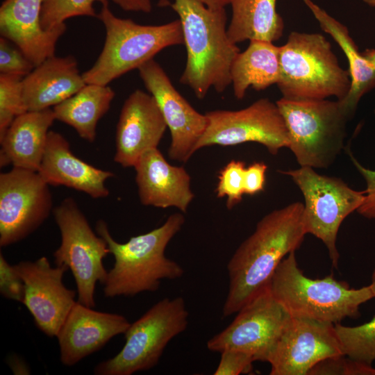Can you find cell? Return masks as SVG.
Returning <instances> with one entry per match:
<instances>
[{"label":"cell","mask_w":375,"mask_h":375,"mask_svg":"<svg viewBox=\"0 0 375 375\" xmlns=\"http://www.w3.org/2000/svg\"><path fill=\"white\" fill-rule=\"evenodd\" d=\"M268 286L292 317L333 324L357 318L360 306L375 298L369 285L356 289L332 275L306 276L298 266L295 251L281 261Z\"/></svg>","instance_id":"277c9868"},{"label":"cell","mask_w":375,"mask_h":375,"mask_svg":"<svg viewBox=\"0 0 375 375\" xmlns=\"http://www.w3.org/2000/svg\"><path fill=\"white\" fill-rule=\"evenodd\" d=\"M169 6L179 17L187 51L180 83L199 99L211 88L223 92L231 84V68L240 52L228 37L225 8H210L198 0H174Z\"/></svg>","instance_id":"7a4b0ae2"},{"label":"cell","mask_w":375,"mask_h":375,"mask_svg":"<svg viewBox=\"0 0 375 375\" xmlns=\"http://www.w3.org/2000/svg\"><path fill=\"white\" fill-rule=\"evenodd\" d=\"M130 324L123 315L96 311L77 301L56 335L61 362L74 365L113 337L124 334Z\"/></svg>","instance_id":"ac0fdd59"},{"label":"cell","mask_w":375,"mask_h":375,"mask_svg":"<svg viewBox=\"0 0 375 375\" xmlns=\"http://www.w3.org/2000/svg\"><path fill=\"white\" fill-rule=\"evenodd\" d=\"M206 130L197 151L211 145L233 146L246 142L262 144L272 155L289 147L285 120L276 104L262 98L238 110H216L206 113Z\"/></svg>","instance_id":"7c38bea8"},{"label":"cell","mask_w":375,"mask_h":375,"mask_svg":"<svg viewBox=\"0 0 375 375\" xmlns=\"http://www.w3.org/2000/svg\"><path fill=\"white\" fill-rule=\"evenodd\" d=\"M347 152L353 165L365 181V197L362 204L356 210L361 216L375 219V170L369 169L362 165L354 157L348 148Z\"/></svg>","instance_id":"d590c367"},{"label":"cell","mask_w":375,"mask_h":375,"mask_svg":"<svg viewBox=\"0 0 375 375\" xmlns=\"http://www.w3.org/2000/svg\"><path fill=\"white\" fill-rule=\"evenodd\" d=\"M115 95L108 85L86 83L76 94L53 107L56 119L74 128L81 138L93 142L97 124L108 111Z\"/></svg>","instance_id":"4316f807"},{"label":"cell","mask_w":375,"mask_h":375,"mask_svg":"<svg viewBox=\"0 0 375 375\" xmlns=\"http://www.w3.org/2000/svg\"><path fill=\"white\" fill-rule=\"evenodd\" d=\"M48 185L36 171L13 167L0 174V246L17 243L47 219L53 201Z\"/></svg>","instance_id":"4fadbf2b"},{"label":"cell","mask_w":375,"mask_h":375,"mask_svg":"<svg viewBox=\"0 0 375 375\" xmlns=\"http://www.w3.org/2000/svg\"><path fill=\"white\" fill-rule=\"evenodd\" d=\"M38 172L49 185H64L94 199L109 195L105 183L115 176L112 172L98 169L77 158L66 138L53 131L49 132Z\"/></svg>","instance_id":"44dd1931"},{"label":"cell","mask_w":375,"mask_h":375,"mask_svg":"<svg viewBox=\"0 0 375 375\" xmlns=\"http://www.w3.org/2000/svg\"><path fill=\"white\" fill-rule=\"evenodd\" d=\"M367 5L375 7V0H362Z\"/></svg>","instance_id":"b9f144b4"},{"label":"cell","mask_w":375,"mask_h":375,"mask_svg":"<svg viewBox=\"0 0 375 375\" xmlns=\"http://www.w3.org/2000/svg\"><path fill=\"white\" fill-rule=\"evenodd\" d=\"M278 172L289 176L302 192L306 234H312L322 241L333 267L338 268L339 228L344 219L362 204L365 190H355L341 178L319 174L310 167Z\"/></svg>","instance_id":"9c48e42d"},{"label":"cell","mask_w":375,"mask_h":375,"mask_svg":"<svg viewBox=\"0 0 375 375\" xmlns=\"http://www.w3.org/2000/svg\"><path fill=\"white\" fill-rule=\"evenodd\" d=\"M0 293L5 298L22 303L24 283L15 265H10L0 253Z\"/></svg>","instance_id":"836d02e7"},{"label":"cell","mask_w":375,"mask_h":375,"mask_svg":"<svg viewBox=\"0 0 375 375\" xmlns=\"http://www.w3.org/2000/svg\"><path fill=\"white\" fill-rule=\"evenodd\" d=\"M35 66L30 60L10 41L0 38V72L6 74H15L26 76Z\"/></svg>","instance_id":"d6a6232c"},{"label":"cell","mask_w":375,"mask_h":375,"mask_svg":"<svg viewBox=\"0 0 375 375\" xmlns=\"http://www.w3.org/2000/svg\"><path fill=\"white\" fill-rule=\"evenodd\" d=\"M343 353L350 358L372 364L375 361V315L356 326L334 324Z\"/></svg>","instance_id":"83f0119b"},{"label":"cell","mask_w":375,"mask_h":375,"mask_svg":"<svg viewBox=\"0 0 375 375\" xmlns=\"http://www.w3.org/2000/svg\"><path fill=\"white\" fill-rule=\"evenodd\" d=\"M86 83L72 56L44 60L22 79V101L27 111L51 108L79 91Z\"/></svg>","instance_id":"7402d4cb"},{"label":"cell","mask_w":375,"mask_h":375,"mask_svg":"<svg viewBox=\"0 0 375 375\" xmlns=\"http://www.w3.org/2000/svg\"><path fill=\"white\" fill-rule=\"evenodd\" d=\"M369 286L372 290V292L375 297V267L373 270L372 278H371V283L369 284Z\"/></svg>","instance_id":"60d3db41"},{"label":"cell","mask_w":375,"mask_h":375,"mask_svg":"<svg viewBox=\"0 0 375 375\" xmlns=\"http://www.w3.org/2000/svg\"><path fill=\"white\" fill-rule=\"evenodd\" d=\"M303 211L299 201L274 210L236 249L227 265L229 285L224 317L238 312L267 287L285 257L299 248L306 235Z\"/></svg>","instance_id":"6da1fadb"},{"label":"cell","mask_w":375,"mask_h":375,"mask_svg":"<svg viewBox=\"0 0 375 375\" xmlns=\"http://www.w3.org/2000/svg\"><path fill=\"white\" fill-rule=\"evenodd\" d=\"M303 1L319 22L321 28L334 39L347 57L351 88L347 97L340 102L351 118L361 98L375 88V69L359 51L345 25L312 0Z\"/></svg>","instance_id":"cb8c5ba5"},{"label":"cell","mask_w":375,"mask_h":375,"mask_svg":"<svg viewBox=\"0 0 375 375\" xmlns=\"http://www.w3.org/2000/svg\"><path fill=\"white\" fill-rule=\"evenodd\" d=\"M267 165L256 162L246 168L244 172V194L254 195L264 190Z\"/></svg>","instance_id":"8d00e7d4"},{"label":"cell","mask_w":375,"mask_h":375,"mask_svg":"<svg viewBox=\"0 0 375 375\" xmlns=\"http://www.w3.org/2000/svg\"><path fill=\"white\" fill-rule=\"evenodd\" d=\"M97 18L105 26L106 40L92 67L82 74L86 83L108 85L163 49L184 44L179 19L162 25L139 24L115 16L109 3L101 6Z\"/></svg>","instance_id":"5b68a950"},{"label":"cell","mask_w":375,"mask_h":375,"mask_svg":"<svg viewBox=\"0 0 375 375\" xmlns=\"http://www.w3.org/2000/svg\"><path fill=\"white\" fill-rule=\"evenodd\" d=\"M167 128L154 97L135 90L125 100L119 114L115 162L124 167H134L143 153L158 148Z\"/></svg>","instance_id":"e0dca14e"},{"label":"cell","mask_w":375,"mask_h":375,"mask_svg":"<svg viewBox=\"0 0 375 375\" xmlns=\"http://www.w3.org/2000/svg\"><path fill=\"white\" fill-rule=\"evenodd\" d=\"M277 0H233L227 28L234 44L245 40L274 42L281 38L284 22L276 10Z\"/></svg>","instance_id":"484cf974"},{"label":"cell","mask_w":375,"mask_h":375,"mask_svg":"<svg viewBox=\"0 0 375 375\" xmlns=\"http://www.w3.org/2000/svg\"><path fill=\"white\" fill-rule=\"evenodd\" d=\"M344 356L334 324L293 318L269 360L271 375H308L319 362Z\"/></svg>","instance_id":"2e32d148"},{"label":"cell","mask_w":375,"mask_h":375,"mask_svg":"<svg viewBox=\"0 0 375 375\" xmlns=\"http://www.w3.org/2000/svg\"><path fill=\"white\" fill-rule=\"evenodd\" d=\"M362 54L375 69V49H366Z\"/></svg>","instance_id":"ab89813d"},{"label":"cell","mask_w":375,"mask_h":375,"mask_svg":"<svg viewBox=\"0 0 375 375\" xmlns=\"http://www.w3.org/2000/svg\"><path fill=\"white\" fill-rule=\"evenodd\" d=\"M221 353L219 365L215 375H239L248 374L252 370L253 358L244 352L227 349Z\"/></svg>","instance_id":"e575fe53"},{"label":"cell","mask_w":375,"mask_h":375,"mask_svg":"<svg viewBox=\"0 0 375 375\" xmlns=\"http://www.w3.org/2000/svg\"><path fill=\"white\" fill-rule=\"evenodd\" d=\"M189 312L182 297L164 298L131 324L120 351L99 363L97 375H131L154 367L168 344L186 330Z\"/></svg>","instance_id":"ba28073f"},{"label":"cell","mask_w":375,"mask_h":375,"mask_svg":"<svg viewBox=\"0 0 375 375\" xmlns=\"http://www.w3.org/2000/svg\"><path fill=\"white\" fill-rule=\"evenodd\" d=\"M53 213L61 234V243L53 253L55 264L65 265L74 276L78 301L88 307L95 306L97 282L105 283L108 272L103 260L110 253L106 240L97 236L72 197L65 199Z\"/></svg>","instance_id":"30bf717a"},{"label":"cell","mask_w":375,"mask_h":375,"mask_svg":"<svg viewBox=\"0 0 375 375\" xmlns=\"http://www.w3.org/2000/svg\"><path fill=\"white\" fill-rule=\"evenodd\" d=\"M245 169L244 162L232 160L219 172L217 197H227L228 209L233 208L242 199L244 194Z\"/></svg>","instance_id":"4dcf8cb0"},{"label":"cell","mask_w":375,"mask_h":375,"mask_svg":"<svg viewBox=\"0 0 375 375\" xmlns=\"http://www.w3.org/2000/svg\"><path fill=\"white\" fill-rule=\"evenodd\" d=\"M56 120L51 108L18 115L0 138V165L38 172L45 151L49 128Z\"/></svg>","instance_id":"603a6c76"},{"label":"cell","mask_w":375,"mask_h":375,"mask_svg":"<svg viewBox=\"0 0 375 375\" xmlns=\"http://www.w3.org/2000/svg\"><path fill=\"white\" fill-rule=\"evenodd\" d=\"M140 202L144 206L175 207L185 213L194 199L190 176L183 167L170 165L158 148L146 151L133 167Z\"/></svg>","instance_id":"ffe728a7"},{"label":"cell","mask_w":375,"mask_h":375,"mask_svg":"<svg viewBox=\"0 0 375 375\" xmlns=\"http://www.w3.org/2000/svg\"><path fill=\"white\" fill-rule=\"evenodd\" d=\"M280 73V47L251 40L248 47L236 56L231 68L235 97L243 99L249 87L260 91L277 84Z\"/></svg>","instance_id":"d4e9b609"},{"label":"cell","mask_w":375,"mask_h":375,"mask_svg":"<svg viewBox=\"0 0 375 375\" xmlns=\"http://www.w3.org/2000/svg\"><path fill=\"white\" fill-rule=\"evenodd\" d=\"M24 283L22 303L33 317L37 327L49 337L56 336L76 303V291L62 283L65 265L51 267L43 256L15 265Z\"/></svg>","instance_id":"9a60e30c"},{"label":"cell","mask_w":375,"mask_h":375,"mask_svg":"<svg viewBox=\"0 0 375 375\" xmlns=\"http://www.w3.org/2000/svg\"><path fill=\"white\" fill-rule=\"evenodd\" d=\"M375 375L372 364L359 361L345 356L327 358L316 365L308 375Z\"/></svg>","instance_id":"1f68e13d"},{"label":"cell","mask_w":375,"mask_h":375,"mask_svg":"<svg viewBox=\"0 0 375 375\" xmlns=\"http://www.w3.org/2000/svg\"><path fill=\"white\" fill-rule=\"evenodd\" d=\"M280 78L276 84L283 98L293 100L342 101L351 79L341 67L330 42L319 33L292 31L280 47Z\"/></svg>","instance_id":"8992f818"},{"label":"cell","mask_w":375,"mask_h":375,"mask_svg":"<svg viewBox=\"0 0 375 375\" xmlns=\"http://www.w3.org/2000/svg\"><path fill=\"white\" fill-rule=\"evenodd\" d=\"M23 76L0 74V138L13 120L26 112L22 101Z\"/></svg>","instance_id":"f546056e"},{"label":"cell","mask_w":375,"mask_h":375,"mask_svg":"<svg viewBox=\"0 0 375 375\" xmlns=\"http://www.w3.org/2000/svg\"><path fill=\"white\" fill-rule=\"evenodd\" d=\"M292 317L267 285L253 296L233 321L207 342L209 351L232 349L251 355L255 361L269 360Z\"/></svg>","instance_id":"8fae6325"},{"label":"cell","mask_w":375,"mask_h":375,"mask_svg":"<svg viewBox=\"0 0 375 375\" xmlns=\"http://www.w3.org/2000/svg\"><path fill=\"white\" fill-rule=\"evenodd\" d=\"M207 7L212 9L225 8L233 0H198Z\"/></svg>","instance_id":"f35d334b"},{"label":"cell","mask_w":375,"mask_h":375,"mask_svg":"<svg viewBox=\"0 0 375 375\" xmlns=\"http://www.w3.org/2000/svg\"><path fill=\"white\" fill-rule=\"evenodd\" d=\"M125 11L149 13L152 10L151 0H111Z\"/></svg>","instance_id":"74e56055"},{"label":"cell","mask_w":375,"mask_h":375,"mask_svg":"<svg viewBox=\"0 0 375 375\" xmlns=\"http://www.w3.org/2000/svg\"><path fill=\"white\" fill-rule=\"evenodd\" d=\"M138 69L170 131L169 158L186 162L197 151V146L206 130V115L197 112L176 90L165 72L154 59L144 62Z\"/></svg>","instance_id":"5bb4252c"},{"label":"cell","mask_w":375,"mask_h":375,"mask_svg":"<svg viewBox=\"0 0 375 375\" xmlns=\"http://www.w3.org/2000/svg\"><path fill=\"white\" fill-rule=\"evenodd\" d=\"M184 222L183 214L174 213L162 226L119 243L112 238L103 220L97 222V233L106 240L115 260L103 285L104 296L132 297L142 292H155L162 280L182 277L183 268L166 257L165 252Z\"/></svg>","instance_id":"3957f363"},{"label":"cell","mask_w":375,"mask_h":375,"mask_svg":"<svg viewBox=\"0 0 375 375\" xmlns=\"http://www.w3.org/2000/svg\"><path fill=\"white\" fill-rule=\"evenodd\" d=\"M43 0H4L0 6V33L17 46L35 67L54 56L66 25L45 31L41 24Z\"/></svg>","instance_id":"d6986e66"},{"label":"cell","mask_w":375,"mask_h":375,"mask_svg":"<svg viewBox=\"0 0 375 375\" xmlns=\"http://www.w3.org/2000/svg\"><path fill=\"white\" fill-rule=\"evenodd\" d=\"M108 4V0H43L41 24L44 30L51 31L65 25L71 17L86 16L97 17L94 4Z\"/></svg>","instance_id":"f1b7e54d"},{"label":"cell","mask_w":375,"mask_h":375,"mask_svg":"<svg viewBox=\"0 0 375 375\" xmlns=\"http://www.w3.org/2000/svg\"><path fill=\"white\" fill-rule=\"evenodd\" d=\"M276 103L288 131V148L300 166L330 167L344 149L350 119L340 101L282 97Z\"/></svg>","instance_id":"52a82bcc"}]
</instances>
